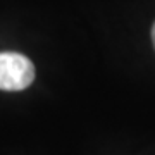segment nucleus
I'll use <instances>...</instances> for the list:
<instances>
[{"instance_id":"f257e3e1","label":"nucleus","mask_w":155,"mask_h":155,"mask_svg":"<svg viewBox=\"0 0 155 155\" xmlns=\"http://www.w3.org/2000/svg\"><path fill=\"white\" fill-rule=\"evenodd\" d=\"M35 79V66L26 55L16 52L0 54V90L19 91Z\"/></svg>"},{"instance_id":"f03ea898","label":"nucleus","mask_w":155,"mask_h":155,"mask_svg":"<svg viewBox=\"0 0 155 155\" xmlns=\"http://www.w3.org/2000/svg\"><path fill=\"white\" fill-rule=\"evenodd\" d=\"M152 40H153V47H155V24H153V28H152Z\"/></svg>"}]
</instances>
